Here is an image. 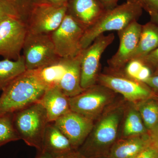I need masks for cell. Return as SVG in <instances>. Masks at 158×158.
<instances>
[{
	"label": "cell",
	"instance_id": "cell-23",
	"mask_svg": "<svg viewBox=\"0 0 158 158\" xmlns=\"http://www.w3.org/2000/svg\"><path fill=\"white\" fill-rule=\"evenodd\" d=\"M135 105L148 131L158 123V96L139 102Z\"/></svg>",
	"mask_w": 158,
	"mask_h": 158
},
{
	"label": "cell",
	"instance_id": "cell-13",
	"mask_svg": "<svg viewBox=\"0 0 158 158\" xmlns=\"http://www.w3.org/2000/svg\"><path fill=\"white\" fill-rule=\"evenodd\" d=\"M55 125L77 151L93 128L94 121L70 111L54 122Z\"/></svg>",
	"mask_w": 158,
	"mask_h": 158
},
{
	"label": "cell",
	"instance_id": "cell-1",
	"mask_svg": "<svg viewBox=\"0 0 158 158\" xmlns=\"http://www.w3.org/2000/svg\"><path fill=\"white\" fill-rule=\"evenodd\" d=\"M127 105L117 102L94 122L93 128L78 149L85 158L109 156L113 144L118 140L119 126Z\"/></svg>",
	"mask_w": 158,
	"mask_h": 158
},
{
	"label": "cell",
	"instance_id": "cell-29",
	"mask_svg": "<svg viewBox=\"0 0 158 158\" xmlns=\"http://www.w3.org/2000/svg\"><path fill=\"white\" fill-rule=\"evenodd\" d=\"M136 158H158V151L150 145L144 149Z\"/></svg>",
	"mask_w": 158,
	"mask_h": 158
},
{
	"label": "cell",
	"instance_id": "cell-4",
	"mask_svg": "<svg viewBox=\"0 0 158 158\" xmlns=\"http://www.w3.org/2000/svg\"><path fill=\"white\" fill-rule=\"evenodd\" d=\"M13 122L20 140L41 151L44 133L49 123L43 105L37 102L13 113Z\"/></svg>",
	"mask_w": 158,
	"mask_h": 158
},
{
	"label": "cell",
	"instance_id": "cell-25",
	"mask_svg": "<svg viewBox=\"0 0 158 158\" xmlns=\"http://www.w3.org/2000/svg\"><path fill=\"white\" fill-rule=\"evenodd\" d=\"M15 9L23 20L27 23L31 10L37 3L45 0H5Z\"/></svg>",
	"mask_w": 158,
	"mask_h": 158
},
{
	"label": "cell",
	"instance_id": "cell-12",
	"mask_svg": "<svg viewBox=\"0 0 158 158\" xmlns=\"http://www.w3.org/2000/svg\"><path fill=\"white\" fill-rule=\"evenodd\" d=\"M142 27L138 21H135L118 31L119 47L116 53L108 60V70L117 72L124 69L138 45Z\"/></svg>",
	"mask_w": 158,
	"mask_h": 158
},
{
	"label": "cell",
	"instance_id": "cell-9",
	"mask_svg": "<svg viewBox=\"0 0 158 158\" xmlns=\"http://www.w3.org/2000/svg\"><path fill=\"white\" fill-rule=\"evenodd\" d=\"M86 29L67 13L63 21L51 34L57 55L62 58L76 56L83 50L81 40Z\"/></svg>",
	"mask_w": 158,
	"mask_h": 158
},
{
	"label": "cell",
	"instance_id": "cell-32",
	"mask_svg": "<svg viewBox=\"0 0 158 158\" xmlns=\"http://www.w3.org/2000/svg\"><path fill=\"white\" fill-rule=\"evenodd\" d=\"M103 7L106 10H110L117 6L119 0H98Z\"/></svg>",
	"mask_w": 158,
	"mask_h": 158
},
{
	"label": "cell",
	"instance_id": "cell-18",
	"mask_svg": "<svg viewBox=\"0 0 158 158\" xmlns=\"http://www.w3.org/2000/svg\"><path fill=\"white\" fill-rule=\"evenodd\" d=\"M151 145L148 133L144 135L118 138L113 144L109 158H136Z\"/></svg>",
	"mask_w": 158,
	"mask_h": 158
},
{
	"label": "cell",
	"instance_id": "cell-5",
	"mask_svg": "<svg viewBox=\"0 0 158 158\" xmlns=\"http://www.w3.org/2000/svg\"><path fill=\"white\" fill-rule=\"evenodd\" d=\"M116 94L97 83L76 96L69 98L70 110L94 122L117 102Z\"/></svg>",
	"mask_w": 158,
	"mask_h": 158
},
{
	"label": "cell",
	"instance_id": "cell-37",
	"mask_svg": "<svg viewBox=\"0 0 158 158\" xmlns=\"http://www.w3.org/2000/svg\"><path fill=\"white\" fill-rule=\"evenodd\" d=\"M36 158H54L52 156L48 153L44 151L38 152V154H37Z\"/></svg>",
	"mask_w": 158,
	"mask_h": 158
},
{
	"label": "cell",
	"instance_id": "cell-16",
	"mask_svg": "<svg viewBox=\"0 0 158 158\" xmlns=\"http://www.w3.org/2000/svg\"><path fill=\"white\" fill-rule=\"evenodd\" d=\"M69 99L58 86L47 89L39 102L45 109L49 122H54L71 111Z\"/></svg>",
	"mask_w": 158,
	"mask_h": 158
},
{
	"label": "cell",
	"instance_id": "cell-33",
	"mask_svg": "<svg viewBox=\"0 0 158 158\" xmlns=\"http://www.w3.org/2000/svg\"><path fill=\"white\" fill-rule=\"evenodd\" d=\"M146 5V11L153 10L158 12V0H144Z\"/></svg>",
	"mask_w": 158,
	"mask_h": 158
},
{
	"label": "cell",
	"instance_id": "cell-11",
	"mask_svg": "<svg viewBox=\"0 0 158 158\" xmlns=\"http://www.w3.org/2000/svg\"><path fill=\"white\" fill-rule=\"evenodd\" d=\"M115 39L112 33L103 34L87 48L83 50L81 62V86L84 90L97 83L101 58L104 51Z\"/></svg>",
	"mask_w": 158,
	"mask_h": 158
},
{
	"label": "cell",
	"instance_id": "cell-14",
	"mask_svg": "<svg viewBox=\"0 0 158 158\" xmlns=\"http://www.w3.org/2000/svg\"><path fill=\"white\" fill-rule=\"evenodd\" d=\"M67 7V13L86 29L106 11L98 0H69Z\"/></svg>",
	"mask_w": 158,
	"mask_h": 158
},
{
	"label": "cell",
	"instance_id": "cell-10",
	"mask_svg": "<svg viewBox=\"0 0 158 158\" xmlns=\"http://www.w3.org/2000/svg\"><path fill=\"white\" fill-rule=\"evenodd\" d=\"M28 32L27 23L20 17L7 18L0 23V56L4 59L17 60Z\"/></svg>",
	"mask_w": 158,
	"mask_h": 158
},
{
	"label": "cell",
	"instance_id": "cell-22",
	"mask_svg": "<svg viewBox=\"0 0 158 158\" xmlns=\"http://www.w3.org/2000/svg\"><path fill=\"white\" fill-rule=\"evenodd\" d=\"M43 83L48 88L58 86L65 70V59L58 61L47 66L36 69Z\"/></svg>",
	"mask_w": 158,
	"mask_h": 158
},
{
	"label": "cell",
	"instance_id": "cell-19",
	"mask_svg": "<svg viewBox=\"0 0 158 158\" xmlns=\"http://www.w3.org/2000/svg\"><path fill=\"white\" fill-rule=\"evenodd\" d=\"M158 47V26L150 21L142 25L138 45L130 61L144 57Z\"/></svg>",
	"mask_w": 158,
	"mask_h": 158
},
{
	"label": "cell",
	"instance_id": "cell-36",
	"mask_svg": "<svg viewBox=\"0 0 158 158\" xmlns=\"http://www.w3.org/2000/svg\"><path fill=\"white\" fill-rule=\"evenodd\" d=\"M127 1L129 2L135 3V4L140 5L143 8V9H145V10L147 8L144 0H127Z\"/></svg>",
	"mask_w": 158,
	"mask_h": 158
},
{
	"label": "cell",
	"instance_id": "cell-6",
	"mask_svg": "<svg viewBox=\"0 0 158 158\" xmlns=\"http://www.w3.org/2000/svg\"><path fill=\"white\" fill-rule=\"evenodd\" d=\"M97 83L121 94L133 104L157 96L145 83L127 76L123 70L116 72L107 69L104 73H99Z\"/></svg>",
	"mask_w": 158,
	"mask_h": 158
},
{
	"label": "cell",
	"instance_id": "cell-31",
	"mask_svg": "<svg viewBox=\"0 0 158 158\" xmlns=\"http://www.w3.org/2000/svg\"><path fill=\"white\" fill-rule=\"evenodd\" d=\"M143 82L158 96V75L151 76Z\"/></svg>",
	"mask_w": 158,
	"mask_h": 158
},
{
	"label": "cell",
	"instance_id": "cell-28",
	"mask_svg": "<svg viewBox=\"0 0 158 158\" xmlns=\"http://www.w3.org/2000/svg\"><path fill=\"white\" fill-rule=\"evenodd\" d=\"M138 60L153 71L158 66V47L149 54Z\"/></svg>",
	"mask_w": 158,
	"mask_h": 158
},
{
	"label": "cell",
	"instance_id": "cell-40",
	"mask_svg": "<svg viewBox=\"0 0 158 158\" xmlns=\"http://www.w3.org/2000/svg\"><path fill=\"white\" fill-rule=\"evenodd\" d=\"M109 158L108 157L106 156H99V157H93V158Z\"/></svg>",
	"mask_w": 158,
	"mask_h": 158
},
{
	"label": "cell",
	"instance_id": "cell-17",
	"mask_svg": "<svg viewBox=\"0 0 158 158\" xmlns=\"http://www.w3.org/2000/svg\"><path fill=\"white\" fill-rule=\"evenodd\" d=\"M82 52L76 56L65 59V70L58 87L69 98L84 91L81 86V62Z\"/></svg>",
	"mask_w": 158,
	"mask_h": 158
},
{
	"label": "cell",
	"instance_id": "cell-15",
	"mask_svg": "<svg viewBox=\"0 0 158 158\" xmlns=\"http://www.w3.org/2000/svg\"><path fill=\"white\" fill-rule=\"evenodd\" d=\"M42 151L48 153L54 158L64 157L76 151L73 148L67 137L57 127L54 122L49 123L47 127Z\"/></svg>",
	"mask_w": 158,
	"mask_h": 158
},
{
	"label": "cell",
	"instance_id": "cell-27",
	"mask_svg": "<svg viewBox=\"0 0 158 158\" xmlns=\"http://www.w3.org/2000/svg\"><path fill=\"white\" fill-rule=\"evenodd\" d=\"M143 65L144 64L138 59L131 60L126 65L123 72L127 76L136 80Z\"/></svg>",
	"mask_w": 158,
	"mask_h": 158
},
{
	"label": "cell",
	"instance_id": "cell-2",
	"mask_svg": "<svg viewBox=\"0 0 158 158\" xmlns=\"http://www.w3.org/2000/svg\"><path fill=\"white\" fill-rule=\"evenodd\" d=\"M47 88L36 69L27 70L2 90L0 116L14 113L39 102Z\"/></svg>",
	"mask_w": 158,
	"mask_h": 158
},
{
	"label": "cell",
	"instance_id": "cell-30",
	"mask_svg": "<svg viewBox=\"0 0 158 158\" xmlns=\"http://www.w3.org/2000/svg\"><path fill=\"white\" fill-rule=\"evenodd\" d=\"M151 145L158 151V123L154 127L148 131Z\"/></svg>",
	"mask_w": 158,
	"mask_h": 158
},
{
	"label": "cell",
	"instance_id": "cell-34",
	"mask_svg": "<svg viewBox=\"0 0 158 158\" xmlns=\"http://www.w3.org/2000/svg\"><path fill=\"white\" fill-rule=\"evenodd\" d=\"M147 12L150 16L151 21L158 26V12L151 10H148Z\"/></svg>",
	"mask_w": 158,
	"mask_h": 158
},
{
	"label": "cell",
	"instance_id": "cell-8",
	"mask_svg": "<svg viewBox=\"0 0 158 158\" xmlns=\"http://www.w3.org/2000/svg\"><path fill=\"white\" fill-rule=\"evenodd\" d=\"M67 4L55 5L46 1L37 3L27 20L28 31L51 35L60 26L67 14Z\"/></svg>",
	"mask_w": 158,
	"mask_h": 158
},
{
	"label": "cell",
	"instance_id": "cell-3",
	"mask_svg": "<svg viewBox=\"0 0 158 158\" xmlns=\"http://www.w3.org/2000/svg\"><path fill=\"white\" fill-rule=\"evenodd\" d=\"M140 5L129 2L106 10L96 23L86 29L81 41L82 50L90 46L105 32L121 31L135 21H137L142 12Z\"/></svg>",
	"mask_w": 158,
	"mask_h": 158
},
{
	"label": "cell",
	"instance_id": "cell-24",
	"mask_svg": "<svg viewBox=\"0 0 158 158\" xmlns=\"http://www.w3.org/2000/svg\"><path fill=\"white\" fill-rule=\"evenodd\" d=\"M13 114L0 116V147L9 142L20 140L13 124Z\"/></svg>",
	"mask_w": 158,
	"mask_h": 158
},
{
	"label": "cell",
	"instance_id": "cell-7",
	"mask_svg": "<svg viewBox=\"0 0 158 158\" xmlns=\"http://www.w3.org/2000/svg\"><path fill=\"white\" fill-rule=\"evenodd\" d=\"M23 51L27 70L42 68L61 58L56 53L51 35L34 34L28 31Z\"/></svg>",
	"mask_w": 158,
	"mask_h": 158
},
{
	"label": "cell",
	"instance_id": "cell-20",
	"mask_svg": "<svg viewBox=\"0 0 158 158\" xmlns=\"http://www.w3.org/2000/svg\"><path fill=\"white\" fill-rule=\"evenodd\" d=\"M128 106H126L125 110L122 133L120 138L140 135L148 133V130L135 105L129 103Z\"/></svg>",
	"mask_w": 158,
	"mask_h": 158
},
{
	"label": "cell",
	"instance_id": "cell-21",
	"mask_svg": "<svg viewBox=\"0 0 158 158\" xmlns=\"http://www.w3.org/2000/svg\"><path fill=\"white\" fill-rule=\"evenodd\" d=\"M27 71L23 56L17 60H0V90Z\"/></svg>",
	"mask_w": 158,
	"mask_h": 158
},
{
	"label": "cell",
	"instance_id": "cell-26",
	"mask_svg": "<svg viewBox=\"0 0 158 158\" xmlns=\"http://www.w3.org/2000/svg\"><path fill=\"white\" fill-rule=\"evenodd\" d=\"M11 16H17L21 18L18 12L11 4L5 0H0V23L4 19Z\"/></svg>",
	"mask_w": 158,
	"mask_h": 158
},
{
	"label": "cell",
	"instance_id": "cell-38",
	"mask_svg": "<svg viewBox=\"0 0 158 158\" xmlns=\"http://www.w3.org/2000/svg\"><path fill=\"white\" fill-rule=\"evenodd\" d=\"M46 2L55 5H62L67 4L69 0H45Z\"/></svg>",
	"mask_w": 158,
	"mask_h": 158
},
{
	"label": "cell",
	"instance_id": "cell-35",
	"mask_svg": "<svg viewBox=\"0 0 158 158\" xmlns=\"http://www.w3.org/2000/svg\"><path fill=\"white\" fill-rule=\"evenodd\" d=\"M61 158H85L84 156L82 155L78 151L74 152L70 154L65 156L64 157Z\"/></svg>",
	"mask_w": 158,
	"mask_h": 158
},
{
	"label": "cell",
	"instance_id": "cell-39",
	"mask_svg": "<svg viewBox=\"0 0 158 158\" xmlns=\"http://www.w3.org/2000/svg\"><path fill=\"white\" fill-rule=\"evenodd\" d=\"M158 75V66L152 72V76Z\"/></svg>",
	"mask_w": 158,
	"mask_h": 158
}]
</instances>
